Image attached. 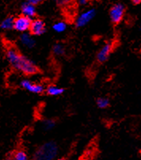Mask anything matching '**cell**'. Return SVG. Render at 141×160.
Here are the masks:
<instances>
[{"mask_svg": "<svg viewBox=\"0 0 141 160\" xmlns=\"http://www.w3.org/2000/svg\"><path fill=\"white\" fill-rule=\"evenodd\" d=\"M6 55L9 63L16 70L26 75H32L38 72V68L35 63L25 56L21 55L14 48H8Z\"/></svg>", "mask_w": 141, "mask_h": 160, "instance_id": "obj_1", "label": "cell"}, {"mask_svg": "<svg viewBox=\"0 0 141 160\" xmlns=\"http://www.w3.org/2000/svg\"><path fill=\"white\" fill-rule=\"evenodd\" d=\"M58 154V147L54 142L44 143L34 152L33 160H55Z\"/></svg>", "mask_w": 141, "mask_h": 160, "instance_id": "obj_2", "label": "cell"}, {"mask_svg": "<svg viewBox=\"0 0 141 160\" xmlns=\"http://www.w3.org/2000/svg\"><path fill=\"white\" fill-rule=\"evenodd\" d=\"M125 13V7L123 4L117 3L112 7L109 11V17L114 24H119L122 21Z\"/></svg>", "mask_w": 141, "mask_h": 160, "instance_id": "obj_3", "label": "cell"}, {"mask_svg": "<svg viewBox=\"0 0 141 160\" xmlns=\"http://www.w3.org/2000/svg\"><path fill=\"white\" fill-rule=\"evenodd\" d=\"M96 11L94 9H90V10H86L77 18V19L75 20V26L78 28L84 27L90 21L93 20Z\"/></svg>", "mask_w": 141, "mask_h": 160, "instance_id": "obj_4", "label": "cell"}, {"mask_svg": "<svg viewBox=\"0 0 141 160\" xmlns=\"http://www.w3.org/2000/svg\"><path fill=\"white\" fill-rule=\"evenodd\" d=\"M31 23H32V21L30 18L26 17L25 15L19 16L18 18L14 19V29H15V30L18 32H25L28 29H30Z\"/></svg>", "mask_w": 141, "mask_h": 160, "instance_id": "obj_5", "label": "cell"}, {"mask_svg": "<svg viewBox=\"0 0 141 160\" xmlns=\"http://www.w3.org/2000/svg\"><path fill=\"white\" fill-rule=\"evenodd\" d=\"M21 86L25 90H28V91L31 93H34V94H41L44 90V87L42 85L33 83V82L28 79L22 80V82H21Z\"/></svg>", "mask_w": 141, "mask_h": 160, "instance_id": "obj_6", "label": "cell"}, {"mask_svg": "<svg viewBox=\"0 0 141 160\" xmlns=\"http://www.w3.org/2000/svg\"><path fill=\"white\" fill-rule=\"evenodd\" d=\"M113 50V44L111 42H108L105 44L99 50L98 53L97 55L98 60L101 63L105 62L108 60L109 55H110L111 52Z\"/></svg>", "mask_w": 141, "mask_h": 160, "instance_id": "obj_7", "label": "cell"}, {"mask_svg": "<svg viewBox=\"0 0 141 160\" xmlns=\"http://www.w3.org/2000/svg\"><path fill=\"white\" fill-rule=\"evenodd\" d=\"M29 29L32 34L36 36H40L45 32V24L41 19H36V20L32 21Z\"/></svg>", "mask_w": 141, "mask_h": 160, "instance_id": "obj_8", "label": "cell"}, {"mask_svg": "<svg viewBox=\"0 0 141 160\" xmlns=\"http://www.w3.org/2000/svg\"><path fill=\"white\" fill-rule=\"evenodd\" d=\"M21 10H22V15H25L26 17L33 18L36 14V8H35V5L29 2H24L22 5L21 7Z\"/></svg>", "mask_w": 141, "mask_h": 160, "instance_id": "obj_9", "label": "cell"}, {"mask_svg": "<svg viewBox=\"0 0 141 160\" xmlns=\"http://www.w3.org/2000/svg\"><path fill=\"white\" fill-rule=\"evenodd\" d=\"M19 41L23 46L27 48H32L35 45V41L33 38V37L30 34L26 33V32H23L21 35L20 38H19Z\"/></svg>", "mask_w": 141, "mask_h": 160, "instance_id": "obj_10", "label": "cell"}, {"mask_svg": "<svg viewBox=\"0 0 141 160\" xmlns=\"http://www.w3.org/2000/svg\"><path fill=\"white\" fill-rule=\"evenodd\" d=\"M14 18L12 17H7L1 22L0 27L5 30H9L14 28Z\"/></svg>", "mask_w": 141, "mask_h": 160, "instance_id": "obj_11", "label": "cell"}, {"mask_svg": "<svg viewBox=\"0 0 141 160\" xmlns=\"http://www.w3.org/2000/svg\"><path fill=\"white\" fill-rule=\"evenodd\" d=\"M64 90L61 87H59L57 86H50L47 88V93L51 96H59L61 95L63 93Z\"/></svg>", "mask_w": 141, "mask_h": 160, "instance_id": "obj_12", "label": "cell"}, {"mask_svg": "<svg viewBox=\"0 0 141 160\" xmlns=\"http://www.w3.org/2000/svg\"><path fill=\"white\" fill-rule=\"evenodd\" d=\"M53 29L55 32H58V33H61V32H64L67 29V24L63 22H56V23L53 25Z\"/></svg>", "mask_w": 141, "mask_h": 160, "instance_id": "obj_13", "label": "cell"}, {"mask_svg": "<svg viewBox=\"0 0 141 160\" xmlns=\"http://www.w3.org/2000/svg\"><path fill=\"white\" fill-rule=\"evenodd\" d=\"M53 53H54L56 56H62V55L64 54L65 48L64 47H63V44H56L54 46H53Z\"/></svg>", "mask_w": 141, "mask_h": 160, "instance_id": "obj_14", "label": "cell"}, {"mask_svg": "<svg viewBox=\"0 0 141 160\" xmlns=\"http://www.w3.org/2000/svg\"><path fill=\"white\" fill-rule=\"evenodd\" d=\"M12 160H28V156L24 151H18L13 156Z\"/></svg>", "mask_w": 141, "mask_h": 160, "instance_id": "obj_15", "label": "cell"}, {"mask_svg": "<svg viewBox=\"0 0 141 160\" xmlns=\"http://www.w3.org/2000/svg\"><path fill=\"white\" fill-rule=\"evenodd\" d=\"M97 105L101 109H105L109 105V100L106 98H100L97 100Z\"/></svg>", "mask_w": 141, "mask_h": 160, "instance_id": "obj_16", "label": "cell"}, {"mask_svg": "<svg viewBox=\"0 0 141 160\" xmlns=\"http://www.w3.org/2000/svg\"><path fill=\"white\" fill-rule=\"evenodd\" d=\"M55 121L53 120H45V121L43 122V127H44V129L46 130H51L53 129L55 127Z\"/></svg>", "mask_w": 141, "mask_h": 160, "instance_id": "obj_17", "label": "cell"}, {"mask_svg": "<svg viewBox=\"0 0 141 160\" xmlns=\"http://www.w3.org/2000/svg\"><path fill=\"white\" fill-rule=\"evenodd\" d=\"M43 0H26V2H29V3H32L33 5H38V4L41 3Z\"/></svg>", "mask_w": 141, "mask_h": 160, "instance_id": "obj_18", "label": "cell"}, {"mask_svg": "<svg viewBox=\"0 0 141 160\" xmlns=\"http://www.w3.org/2000/svg\"><path fill=\"white\" fill-rule=\"evenodd\" d=\"M78 2L80 5H86L88 2V0H78Z\"/></svg>", "mask_w": 141, "mask_h": 160, "instance_id": "obj_19", "label": "cell"}, {"mask_svg": "<svg viewBox=\"0 0 141 160\" xmlns=\"http://www.w3.org/2000/svg\"><path fill=\"white\" fill-rule=\"evenodd\" d=\"M132 2L136 4V5H137V4L141 3V0H132Z\"/></svg>", "mask_w": 141, "mask_h": 160, "instance_id": "obj_20", "label": "cell"}, {"mask_svg": "<svg viewBox=\"0 0 141 160\" xmlns=\"http://www.w3.org/2000/svg\"><path fill=\"white\" fill-rule=\"evenodd\" d=\"M4 160H12V158H5Z\"/></svg>", "mask_w": 141, "mask_h": 160, "instance_id": "obj_21", "label": "cell"}, {"mask_svg": "<svg viewBox=\"0 0 141 160\" xmlns=\"http://www.w3.org/2000/svg\"><path fill=\"white\" fill-rule=\"evenodd\" d=\"M56 160H65L64 158H59V159H56Z\"/></svg>", "mask_w": 141, "mask_h": 160, "instance_id": "obj_22", "label": "cell"}, {"mask_svg": "<svg viewBox=\"0 0 141 160\" xmlns=\"http://www.w3.org/2000/svg\"><path fill=\"white\" fill-rule=\"evenodd\" d=\"M140 26H141V25H140Z\"/></svg>", "mask_w": 141, "mask_h": 160, "instance_id": "obj_23", "label": "cell"}]
</instances>
